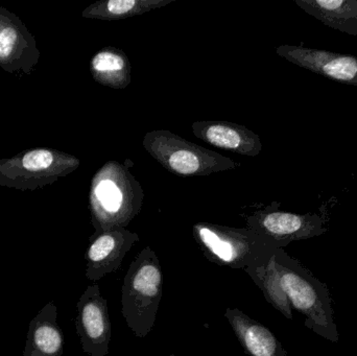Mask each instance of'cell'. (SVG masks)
Returning <instances> with one entry per match:
<instances>
[{
	"label": "cell",
	"instance_id": "obj_17",
	"mask_svg": "<svg viewBox=\"0 0 357 356\" xmlns=\"http://www.w3.org/2000/svg\"><path fill=\"white\" fill-rule=\"evenodd\" d=\"M169 169L178 175H195L201 169L199 157L189 150H178L169 158Z\"/></svg>",
	"mask_w": 357,
	"mask_h": 356
},
{
	"label": "cell",
	"instance_id": "obj_10",
	"mask_svg": "<svg viewBox=\"0 0 357 356\" xmlns=\"http://www.w3.org/2000/svg\"><path fill=\"white\" fill-rule=\"evenodd\" d=\"M225 318L237 341L249 356H287L278 339L260 322L251 319L238 309H227Z\"/></svg>",
	"mask_w": 357,
	"mask_h": 356
},
{
	"label": "cell",
	"instance_id": "obj_1",
	"mask_svg": "<svg viewBox=\"0 0 357 356\" xmlns=\"http://www.w3.org/2000/svg\"><path fill=\"white\" fill-rule=\"evenodd\" d=\"M274 257L283 292L291 307L305 317V327L331 342H339L333 299L327 284L314 277L283 249H277Z\"/></svg>",
	"mask_w": 357,
	"mask_h": 356
},
{
	"label": "cell",
	"instance_id": "obj_4",
	"mask_svg": "<svg viewBox=\"0 0 357 356\" xmlns=\"http://www.w3.org/2000/svg\"><path fill=\"white\" fill-rule=\"evenodd\" d=\"M75 157L47 148H31L0 160V186L36 190L65 177L79 167Z\"/></svg>",
	"mask_w": 357,
	"mask_h": 356
},
{
	"label": "cell",
	"instance_id": "obj_6",
	"mask_svg": "<svg viewBox=\"0 0 357 356\" xmlns=\"http://www.w3.org/2000/svg\"><path fill=\"white\" fill-rule=\"evenodd\" d=\"M40 59L41 52L26 25L0 6V67L10 75H31Z\"/></svg>",
	"mask_w": 357,
	"mask_h": 356
},
{
	"label": "cell",
	"instance_id": "obj_2",
	"mask_svg": "<svg viewBox=\"0 0 357 356\" xmlns=\"http://www.w3.org/2000/svg\"><path fill=\"white\" fill-rule=\"evenodd\" d=\"M162 288L160 261L146 247L132 261L121 288V314L137 338H146L154 328Z\"/></svg>",
	"mask_w": 357,
	"mask_h": 356
},
{
	"label": "cell",
	"instance_id": "obj_19",
	"mask_svg": "<svg viewBox=\"0 0 357 356\" xmlns=\"http://www.w3.org/2000/svg\"><path fill=\"white\" fill-rule=\"evenodd\" d=\"M169 356H176V355H169Z\"/></svg>",
	"mask_w": 357,
	"mask_h": 356
},
{
	"label": "cell",
	"instance_id": "obj_12",
	"mask_svg": "<svg viewBox=\"0 0 357 356\" xmlns=\"http://www.w3.org/2000/svg\"><path fill=\"white\" fill-rule=\"evenodd\" d=\"M296 3L327 26L357 37V0H296Z\"/></svg>",
	"mask_w": 357,
	"mask_h": 356
},
{
	"label": "cell",
	"instance_id": "obj_16",
	"mask_svg": "<svg viewBox=\"0 0 357 356\" xmlns=\"http://www.w3.org/2000/svg\"><path fill=\"white\" fill-rule=\"evenodd\" d=\"M204 138L206 141L218 148H226V150H243L245 144V138L241 131L236 127L224 123H213L206 127L204 131Z\"/></svg>",
	"mask_w": 357,
	"mask_h": 356
},
{
	"label": "cell",
	"instance_id": "obj_14",
	"mask_svg": "<svg viewBox=\"0 0 357 356\" xmlns=\"http://www.w3.org/2000/svg\"><path fill=\"white\" fill-rule=\"evenodd\" d=\"M91 71L94 79L104 85L123 87L127 85L129 73L128 63L121 54L110 50H102L93 56Z\"/></svg>",
	"mask_w": 357,
	"mask_h": 356
},
{
	"label": "cell",
	"instance_id": "obj_15",
	"mask_svg": "<svg viewBox=\"0 0 357 356\" xmlns=\"http://www.w3.org/2000/svg\"><path fill=\"white\" fill-rule=\"evenodd\" d=\"M163 1H140V0H109L98 2L84 10L86 18L119 19L133 16L144 10L163 6Z\"/></svg>",
	"mask_w": 357,
	"mask_h": 356
},
{
	"label": "cell",
	"instance_id": "obj_8",
	"mask_svg": "<svg viewBox=\"0 0 357 356\" xmlns=\"http://www.w3.org/2000/svg\"><path fill=\"white\" fill-rule=\"evenodd\" d=\"M138 242L137 234L119 228L105 230L92 236L86 251V277L98 282L121 267L123 258Z\"/></svg>",
	"mask_w": 357,
	"mask_h": 356
},
{
	"label": "cell",
	"instance_id": "obj_18",
	"mask_svg": "<svg viewBox=\"0 0 357 356\" xmlns=\"http://www.w3.org/2000/svg\"><path fill=\"white\" fill-rule=\"evenodd\" d=\"M96 194L106 212L111 213V215L119 212L123 196H121V189L113 182L109 181V180L100 182L96 186Z\"/></svg>",
	"mask_w": 357,
	"mask_h": 356
},
{
	"label": "cell",
	"instance_id": "obj_11",
	"mask_svg": "<svg viewBox=\"0 0 357 356\" xmlns=\"http://www.w3.org/2000/svg\"><path fill=\"white\" fill-rule=\"evenodd\" d=\"M64 336L58 324V307L54 302L29 322L23 356H62Z\"/></svg>",
	"mask_w": 357,
	"mask_h": 356
},
{
	"label": "cell",
	"instance_id": "obj_9",
	"mask_svg": "<svg viewBox=\"0 0 357 356\" xmlns=\"http://www.w3.org/2000/svg\"><path fill=\"white\" fill-rule=\"evenodd\" d=\"M277 54L317 75L357 87V56L291 45L280 46Z\"/></svg>",
	"mask_w": 357,
	"mask_h": 356
},
{
	"label": "cell",
	"instance_id": "obj_5",
	"mask_svg": "<svg viewBox=\"0 0 357 356\" xmlns=\"http://www.w3.org/2000/svg\"><path fill=\"white\" fill-rule=\"evenodd\" d=\"M75 328L82 349L90 356H107L112 338V324L107 299L100 294V286H88L77 303Z\"/></svg>",
	"mask_w": 357,
	"mask_h": 356
},
{
	"label": "cell",
	"instance_id": "obj_13",
	"mask_svg": "<svg viewBox=\"0 0 357 356\" xmlns=\"http://www.w3.org/2000/svg\"><path fill=\"white\" fill-rule=\"evenodd\" d=\"M275 256V254H274ZM266 263L245 272L260 288L266 300L277 311H280L287 319H293V311L280 284L278 272L275 265V257Z\"/></svg>",
	"mask_w": 357,
	"mask_h": 356
},
{
	"label": "cell",
	"instance_id": "obj_3",
	"mask_svg": "<svg viewBox=\"0 0 357 356\" xmlns=\"http://www.w3.org/2000/svg\"><path fill=\"white\" fill-rule=\"evenodd\" d=\"M195 238L210 263L243 272L266 263L279 249L253 230L243 231L199 224L195 227Z\"/></svg>",
	"mask_w": 357,
	"mask_h": 356
},
{
	"label": "cell",
	"instance_id": "obj_7",
	"mask_svg": "<svg viewBox=\"0 0 357 356\" xmlns=\"http://www.w3.org/2000/svg\"><path fill=\"white\" fill-rule=\"evenodd\" d=\"M253 231L283 249L295 240H310L328 231L325 221L317 213L296 215L282 211H268L260 215Z\"/></svg>",
	"mask_w": 357,
	"mask_h": 356
}]
</instances>
